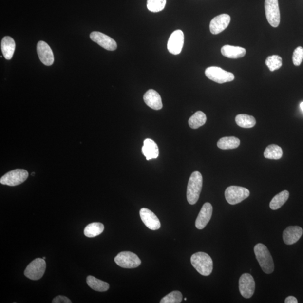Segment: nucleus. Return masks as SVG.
I'll return each mask as SVG.
<instances>
[{
	"mask_svg": "<svg viewBox=\"0 0 303 303\" xmlns=\"http://www.w3.org/2000/svg\"><path fill=\"white\" fill-rule=\"evenodd\" d=\"M254 251L262 270L266 274H271L274 271V263L267 247L263 244L258 243L254 246Z\"/></svg>",
	"mask_w": 303,
	"mask_h": 303,
	"instance_id": "1",
	"label": "nucleus"
},
{
	"mask_svg": "<svg viewBox=\"0 0 303 303\" xmlns=\"http://www.w3.org/2000/svg\"><path fill=\"white\" fill-rule=\"evenodd\" d=\"M203 185V177L200 172L195 171L192 173L188 182L187 191L188 202L193 205L198 201L200 196Z\"/></svg>",
	"mask_w": 303,
	"mask_h": 303,
	"instance_id": "2",
	"label": "nucleus"
},
{
	"mask_svg": "<svg viewBox=\"0 0 303 303\" xmlns=\"http://www.w3.org/2000/svg\"><path fill=\"white\" fill-rule=\"evenodd\" d=\"M191 263L201 275L209 276L213 270V261L208 254L198 252L192 255Z\"/></svg>",
	"mask_w": 303,
	"mask_h": 303,
	"instance_id": "3",
	"label": "nucleus"
},
{
	"mask_svg": "<svg viewBox=\"0 0 303 303\" xmlns=\"http://www.w3.org/2000/svg\"><path fill=\"white\" fill-rule=\"evenodd\" d=\"M250 191L246 188L238 186H230L227 188L225 192L227 201L231 205L238 204L249 197Z\"/></svg>",
	"mask_w": 303,
	"mask_h": 303,
	"instance_id": "4",
	"label": "nucleus"
},
{
	"mask_svg": "<svg viewBox=\"0 0 303 303\" xmlns=\"http://www.w3.org/2000/svg\"><path fill=\"white\" fill-rule=\"evenodd\" d=\"M205 75L210 80L219 84L230 82L235 79L233 74L225 71L217 66H211L207 68L205 70Z\"/></svg>",
	"mask_w": 303,
	"mask_h": 303,
	"instance_id": "5",
	"label": "nucleus"
},
{
	"mask_svg": "<svg viewBox=\"0 0 303 303\" xmlns=\"http://www.w3.org/2000/svg\"><path fill=\"white\" fill-rule=\"evenodd\" d=\"M46 268L45 260L37 258L28 265L25 269L24 275L32 280H38L42 278Z\"/></svg>",
	"mask_w": 303,
	"mask_h": 303,
	"instance_id": "6",
	"label": "nucleus"
},
{
	"mask_svg": "<svg viewBox=\"0 0 303 303\" xmlns=\"http://www.w3.org/2000/svg\"><path fill=\"white\" fill-rule=\"evenodd\" d=\"M29 173L25 170H14L3 175L0 179V183L6 186H17L23 183L27 179Z\"/></svg>",
	"mask_w": 303,
	"mask_h": 303,
	"instance_id": "7",
	"label": "nucleus"
},
{
	"mask_svg": "<svg viewBox=\"0 0 303 303\" xmlns=\"http://www.w3.org/2000/svg\"><path fill=\"white\" fill-rule=\"evenodd\" d=\"M266 18L273 27H278L280 23V12L278 0H265Z\"/></svg>",
	"mask_w": 303,
	"mask_h": 303,
	"instance_id": "8",
	"label": "nucleus"
},
{
	"mask_svg": "<svg viewBox=\"0 0 303 303\" xmlns=\"http://www.w3.org/2000/svg\"><path fill=\"white\" fill-rule=\"evenodd\" d=\"M114 262L120 267L124 268H134L139 267L141 261L137 255L131 252H122L114 258Z\"/></svg>",
	"mask_w": 303,
	"mask_h": 303,
	"instance_id": "9",
	"label": "nucleus"
},
{
	"mask_svg": "<svg viewBox=\"0 0 303 303\" xmlns=\"http://www.w3.org/2000/svg\"><path fill=\"white\" fill-rule=\"evenodd\" d=\"M239 287L242 297L246 299L252 297L256 288L253 276L249 273H244L239 279Z\"/></svg>",
	"mask_w": 303,
	"mask_h": 303,
	"instance_id": "10",
	"label": "nucleus"
},
{
	"mask_svg": "<svg viewBox=\"0 0 303 303\" xmlns=\"http://www.w3.org/2000/svg\"><path fill=\"white\" fill-rule=\"evenodd\" d=\"M184 35L182 31L173 32L168 40V49L170 53L178 55L182 52L184 45Z\"/></svg>",
	"mask_w": 303,
	"mask_h": 303,
	"instance_id": "11",
	"label": "nucleus"
},
{
	"mask_svg": "<svg viewBox=\"0 0 303 303\" xmlns=\"http://www.w3.org/2000/svg\"><path fill=\"white\" fill-rule=\"evenodd\" d=\"M90 38L99 46L109 51H114L117 49L115 40L103 33L99 32H93L91 33Z\"/></svg>",
	"mask_w": 303,
	"mask_h": 303,
	"instance_id": "12",
	"label": "nucleus"
},
{
	"mask_svg": "<svg viewBox=\"0 0 303 303\" xmlns=\"http://www.w3.org/2000/svg\"><path fill=\"white\" fill-rule=\"evenodd\" d=\"M231 17L229 15L223 14L214 18L210 21L209 29L213 35H218L227 28L230 23Z\"/></svg>",
	"mask_w": 303,
	"mask_h": 303,
	"instance_id": "13",
	"label": "nucleus"
},
{
	"mask_svg": "<svg viewBox=\"0 0 303 303\" xmlns=\"http://www.w3.org/2000/svg\"><path fill=\"white\" fill-rule=\"evenodd\" d=\"M140 216L146 226L152 230H157L161 227L160 220L151 210L143 208L140 210Z\"/></svg>",
	"mask_w": 303,
	"mask_h": 303,
	"instance_id": "14",
	"label": "nucleus"
},
{
	"mask_svg": "<svg viewBox=\"0 0 303 303\" xmlns=\"http://www.w3.org/2000/svg\"><path fill=\"white\" fill-rule=\"evenodd\" d=\"M37 51L40 61L44 65L51 66L54 62V56L51 47L45 42L39 41L37 46Z\"/></svg>",
	"mask_w": 303,
	"mask_h": 303,
	"instance_id": "15",
	"label": "nucleus"
},
{
	"mask_svg": "<svg viewBox=\"0 0 303 303\" xmlns=\"http://www.w3.org/2000/svg\"><path fill=\"white\" fill-rule=\"evenodd\" d=\"M213 212L212 206L209 203L203 205L200 212L195 221V227L199 230L205 228L211 219Z\"/></svg>",
	"mask_w": 303,
	"mask_h": 303,
	"instance_id": "16",
	"label": "nucleus"
},
{
	"mask_svg": "<svg viewBox=\"0 0 303 303\" xmlns=\"http://www.w3.org/2000/svg\"><path fill=\"white\" fill-rule=\"evenodd\" d=\"M303 235V229L298 226L287 227L283 232V240L287 245L296 243Z\"/></svg>",
	"mask_w": 303,
	"mask_h": 303,
	"instance_id": "17",
	"label": "nucleus"
},
{
	"mask_svg": "<svg viewBox=\"0 0 303 303\" xmlns=\"http://www.w3.org/2000/svg\"><path fill=\"white\" fill-rule=\"evenodd\" d=\"M143 99L146 104L153 110H160L163 107L160 95L153 90L148 91L144 95Z\"/></svg>",
	"mask_w": 303,
	"mask_h": 303,
	"instance_id": "18",
	"label": "nucleus"
},
{
	"mask_svg": "<svg viewBox=\"0 0 303 303\" xmlns=\"http://www.w3.org/2000/svg\"><path fill=\"white\" fill-rule=\"evenodd\" d=\"M142 150V153L144 156L146 157L147 160L157 158L158 157V147L157 144L153 140L151 139H145Z\"/></svg>",
	"mask_w": 303,
	"mask_h": 303,
	"instance_id": "19",
	"label": "nucleus"
},
{
	"mask_svg": "<svg viewBox=\"0 0 303 303\" xmlns=\"http://www.w3.org/2000/svg\"><path fill=\"white\" fill-rule=\"evenodd\" d=\"M223 56L230 58H239L245 56L246 51L245 48L239 46L225 45L221 48Z\"/></svg>",
	"mask_w": 303,
	"mask_h": 303,
	"instance_id": "20",
	"label": "nucleus"
},
{
	"mask_svg": "<svg viewBox=\"0 0 303 303\" xmlns=\"http://www.w3.org/2000/svg\"><path fill=\"white\" fill-rule=\"evenodd\" d=\"M16 50V42L9 36H6L1 41V50L3 57L7 60L12 58Z\"/></svg>",
	"mask_w": 303,
	"mask_h": 303,
	"instance_id": "21",
	"label": "nucleus"
},
{
	"mask_svg": "<svg viewBox=\"0 0 303 303\" xmlns=\"http://www.w3.org/2000/svg\"><path fill=\"white\" fill-rule=\"evenodd\" d=\"M240 140L234 136H227L221 138L217 142V147L222 150L235 149L240 146Z\"/></svg>",
	"mask_w": 303,
	"mask_h": 303,
	"instance_id": "22",
	"label": "nucleus"
},
{
	"mask_svg": "<svg viewBox=\"0 0 303 303\" xmlns=\"http://www.w3.org/2000/svg\"><path fill=\"white\" fill-rule=\"evenodd\" d=\"M87 283L92 289L99 292L108 291L110 287L109 284L108 283L96 279L92 276H88L87 277Z\"/></svg>",
	"mask_w": 303,
	"mask_h": 303,
	"instance_id": "23",
	"label": "nucleus"
},
{
	"mask_svg": "<svg viewBox=\"0 0 303 303\" xmlns=\"http://www.w3.org/2000/svg\"><path fill=\"white\" fill-rule=\"evenodd\" d=\"M289 197V192L287 190H284L280 192L273 198L269 207L272 210H277L281 208L286 202Z\"/></svg>",
	"mask_w": 303,
	"mask_h": 303,
	"instance_id": "24",
	"label": "nucleus"
},
{
	"mask_svg": "<svg viewBox=\"0 0 303 303\" xmlns=\"http://www.w3.org/2000/svg\"><path fill=\"white\" fill-rule=\"evenodd\" d=\"M104 228V225L100 223H91L85 228L84 234L88 238H94L101 234Z\"/></svg>",
	"mask_w": 303,
	"mask_h": 303,
	"instance_id": "25",
	"label": "nucleus"
},
{
	"mask_svg": "<svg viewBox=\"0 0 303 303\" xmlns=\"http://www.w3.org/2000/svg\"><path fill=\"white\" fill-rule=\"evenodd\" d=\"M236 123L243 128H251L255 126L256 120L252 116L246 114H239L235 117Z\"/></svg>",
	"mask_w": 303,
	"mask_h": 303,
	"instance_id": "26",
	"label": "nucleus"
},
{
	"mask_svg": "<svg viewBox=\"0 0 303 303\" xmlns=\"http://www.w3.org/2000/svg\"><path fill=\"white\" fill-rule=\"evenodd\" d=\"M207 117L205 114L198 111L190 117L188 124L191 129H197L205 125Z\"/></svg>",
	"mask_w": 303,
	"mask_h": 303,
	"instance_id": "27",
	"label": "nucleus"
},
{
	"mask_svg": "<svg viewBox=\"0 0 303 303\" xmlns=\"http://www.w3.org/2000/svg\"><path fill=\"white\" fill-rule=\"evenodd\" d=\"M283 152L282 148L276 145L268 146L264 152V156L265 158L270 160H278L283 157Z\"/></svg>",
	"mask_w": 303,
	"mask_h": 303,
	"instance_id": "28",
	"label": "nucleus"
},
{
	"mask_svg": "<svg viewBox=\"0 0 303 303\" xmlns=\"http://www.w3.org/2000/svg\"><path fill=\"white\" fill-rule=\"evenodd\" d=\"M265 64L271 72H274L282 67L283 59L278 55H272L266 59Z\"/></svg>",
	"mask_w": 303,
	"mask_h": 303,
	"instance_id": "29",
	"label": "nucleus"
},
{
	"mask_svg": "<svg viewBox=\"0 0 303 303\" xmlns=\"http://www.w3.org/2000/svg\"><path fill=\"white\" fill-rule=\"evenodd\" d=\"M166 3V0H147V6L150 12L158 13L163 10Z\"/></svg>",
	"mask_w": 303,
	"mask_h": 303,
	"instance_id": "30",
	"label": "nucleus"
},
{
	"mask_svg": "<svg viewBox=\"0 0 303 303\" xmlns=\"http://www.w3.org/2000/svg\"><path fill=\"white\" fill-rule=\"evenodd\" d=\"M183 300L182 294L179 291H174L166 295L160 301L161 303H180Z\"/></svg>",
	"mask_w": 303,
	"mask_h": 303,
	"instance_id": "31",
	"label": "nucleus"
},
{
	"mask_svg": "<svg viewBox=\"0 0 303 303\" xmlns=\"http://www.w3.org/2000/svg\"><path fill=\"white\" fill-rule=\"evenodd\" d=\"M303 60V48L298 47L294 51L293 55V62L295 66L301 65Z\"/></svg>",
	"mask_w": 303,
	"mask_h": 303,
	"instance_id": "32",
	"label": "nucleus"
},
{
	"mask_svg": "<svg viewBox=\"0 0 303 303\" xmlns=\"http://www.w3.org/2000/svg\"><path fill=\"white\" fill-rule=\"evenodd\" d=\"M52 302L53 303H72V301L69 299L65 296H61V295L55 297Z\"/></svg>",
	"mask_w": 303,
	"mask_h": 303,
	"instance_id": "33",
	"label": "nucleus"
},
{
	"mask_svg": "<svg viewBox=\"0 0 303 303\" xmlns=\"http://www.w3.org/2000/svg\"><path fill=\"white\" fill-rule=\"evenodd\" d=\"M284 303H298L297 299L293 296H289L286 298L285 301H284Z\"/></svg>",
	"mask_w": 303,
	"mask_h": 303,
	"instance_id": "34",
	"label": "nucleus"
},
{
	"mask_svg": "<svg viewBox=\"0 0 303 303\" xmlns=\"http://www.w3.org/2000/svg\"><path fill=\"white\" fill-rule=\"evenodd\" d=\"M300 106H301V109L302 110V112H303V102H302L301 103V105Z\"/></svg>",
	"mask_w": 303,
	"mask_h": 303,
	"instance_id": "35",
	"label": "nucleus"
},
{
	"mask_svg": "<svg viewBox=\"0 0 303 303\" xmlns=\"http://www.w3.org/2000/svg\"><path fill=\"white\" fill-rule=\"evenodd\" d=\"M35 172H33V173H32V176L35 175Z\"/></svg>",
	"mask_w": 303,
	"mask_h": 303,
	"instance_id": "36",
	"label": "nucleus"
},
{
	"mask_svg": "<svg viewBox=\"0 0 303 303\" xmlns=\"http://www.w3.org/2000/svg\"><path fill=\"white\" fill-rule=\"evenodd\" d=\"M43 259L45 260V259H46V257H44L43 258Z\"/></svg>",
	"mask_w": 303,
	"mask_h": 303,
	"instance_id": "37",
	"label": "nucleus"
},
{
	"mask_svg": "<svg viewBox=\"0 0 303 303\" xmlns=\"http://www.w3.org/2000/svg\"><path fill=\"white\" fill-rule=\"evenodd\" d=\"M184 300H185V301H186V300H187V298H184Z\"/></svg>",
	"mask_w": 303,
	"mask_h": 303,
	"instance_id": "38",
	"label": "nucleus"
}]
</instances>
